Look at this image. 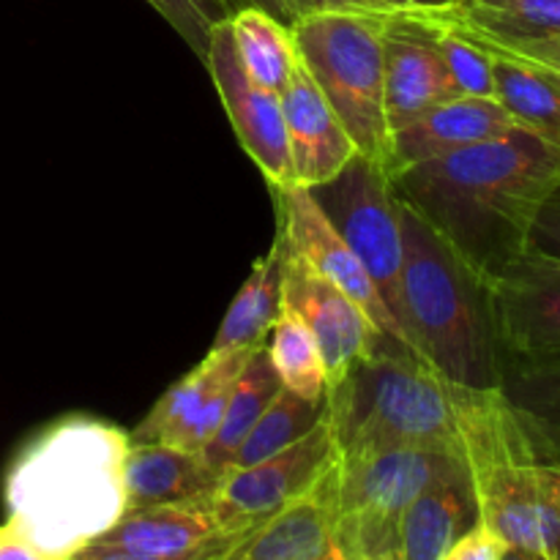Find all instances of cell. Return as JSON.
Returning <instances> with one entry per match:
<instances>
[{
	"label": "cell",
	"mask_w": 560,
	"mask_h": 560,
	"mask_svg": "<svg viewBox=\"0 0 560 560\" xmlns=\"http://www.w3.org/2000/svg\"><path fill=\"white\" fill-rule=\"evenodd\" d=\"M399 202L419 213L481 279L523 255L560 189V151L528 131L394 170Z\"/></svg>",
	"instance_id": "1"
},
{
	"label": "cell",
	"mask_w": 560,
	"mask_h": 560,
	"mask_svg": "<svg viewBox=\"0 0 560 560\" xmlns=\"http://www.w3.org/2000/svg\"><path fill=\"white\" fill-rule=\"evenodd\" d=\"M126 452L129 432L109 421H55L9 468L5 523L42 550L71 560L126 514Z\"/></svg>",
	"instance_id": "2"
},
{
	"label": "cell",
	"mask_w": 560,
	"mask_h": 560,
	"mask_svg": "<svg viewBox=\"0 0 560 560\" xmlns=\"http://www.w3.org/2000/svg\"><path fill=\"white\" fill-rule=\"evenodd\" d=\"M402 235L397 320L408 348L459 386L498 388L503 348L490 282L408 206H402Z\"/></svg>",
	"instance_id": "3"
},
{
	"label": "cell",
	"mask_w": 560,
	"mask_h": 560,
	"mask_svg": "<svg viewBox=\"0 0 560 560\" xmlns=\"http://www.w3.org/2000/svg\"><path fill=\"white\" fill-rule=\"evenodd\" d=\"M457 448L474 485L479 523L509 550L556 558L560 463H547L530 452L501 388H470Z\"/></svg>",
	"instance_id": "4"
},
{
	"label": "cell",
	"mask_w": 560,
	"mask_h": 560,
	"mask_svg": "<svg viewBox=\"0 0 560 560\" xmlns=\"http://www.w3.org/2000/svg\"><path fill=\"white\" fill-rule=\"evenodd\" d=\"M470 386L448 381L421 355L383 337L375 353L326 394L339 457H359L383 446L427 443L454 452Z\"/></svg>",
	"instance_id": "5"
},
{
	"label": "cell",
	"mask_w": 560,
	"mask_h": 560,
	"mask_svg": "<svg viewBox=\"0 0 560 560\" xmlns=\"http://www.w3.org/2000/svg\"><path fill=\"white\" fill-rule=\"evenodd\" d=\"M388 14L317 9L290 22V33L301 63L359 156L394 173V131L386 115Z\"/></svg>",
	"instance_id": "6"
},
{
	"label": "cell",
	"mask_w": 560,
	"mask_h": 560,
	"mask_svg": "<svg viewBox=\"0 0 560 560\" xmlns=\"http://www.w3.org/2000/svg\"><path fill=\"white\" fill-rule=\"evenodd\" d=\"M459 465H465L459 452L427 443H399L359 457H339L334 525L337 560L397 558L399 520L405 509Z\"/></svg>",
	"instance_id": "7"
},
{
	"label": "cell",
	"mask_w": 560,
	"mask_h": 560,
	"mask_svg": "<svg viewBox=\"0 0 560 560\" xmlns=\"http://www.w3.org/2000/svg\"><path fill=\"white\" fill-rule=\"evenodd\" d=\"M312 191L326 208L334 228L366 268L392 315L397 317L405 235L402 206L394 191L392 173L370 159L355 156L342 170V175Z\"/></svg>",
	"instance_id": "8"
},
{
	"label": "cell",
	"mask_w": 560,
	"mask_h": 560,
	"mask_svg": "<svg viewBox=\"0 0 560 560\" xmlns=\"http://www.w3.org/2000/svg\"><path fill=\"white\" fill-rule=\"evenodd\" d=\"M273 195H277L279 211L277 233L282 235L290 260L304 268L310 277L331 284L334 290L355 301L364 315L375 323L377 331L408 348V339H405L397 317L381 299L375 282L361 266L359 257L353 255L348 241L334 228L315 191L304 189V186H290V189H279Z\"/></svg>",
	"instance_id": "9"
},
{
	"label": "cell",
	"mask_w": 560,
	"mask_h": 560,
	"mask_svg": "<svg viewBox=\"0 0 560 560\" xmlns=\"http://www.w3.org/2000/svg\"><path fill=\"white\" fill-rule=\"evenodd\" d=\"M337 457V438L326 413L301 441L282 452L249 468L228 470L206 501L222 528H244L301 495Z\"/></svg>",
	"instance_id": "10"
},
{
	"label": "cell",
	"mask_w": 560,
	"mask_h": 560,
	"mask_svg": "<svg viewBox=\"0 0 560 560\" xmlns=\"http://www.w3.org/2000/svg\"><path fill=\"white\" fill-rule=\"evenodd\" d=\"M202 63H206L208 74H211L213 85H217L224 113H228L235 137H238L246 156L266 175L273 191L295 186L293 167H290L282 98H279V93L257 85L246 74L238 60V52H235L228 16L213 25L211 42H208V55Z\"/></svg>",
	"instance_id": "11"
},
{
	"label": "cell",
	"mask_w": 560,
	"mask_h": 560,
	"mask_svg": "<svg viewBox=\"0 0 560 560\" xmlns=\"http://www.w3.org/2000/svg\"><path fill=\"white\" fill-rule=\"evenodd\" d=\"M503 355H560V255L528 246L490 279Z\"/></svg>",
	"instance_id": "12"
},
{
	"label": "cell",
	"mask_w": 560,
	"mask_h": 560,
	"mask_svg": "<svg viewBox=\"0 0 560 560\" xmlns=\"http://www.w3.org/2000/svg\"><path fill=\"white\" fill-rule=\"evenodd\" d=\"M255 350H228V353L208 350L195 370L186 372L156 399L145 419L129 432V441L173 443L186 452L202 454V448L217 435L235 381Z\"/></svg>",
	"instance_id": "13"
},
{
	"label": "cell",
	"mask_w": 560,
	"mask_h": 560,
	"mask_svg": "<svg viewBox=\"0 0 560 560\" xmlns=\"http://www.w3.org/2000/svg\"><path fill=\"white\" fill-rule=\"evenodd\" d=\"M337 498L339 457L301 495L246 528L219 560H337Z\"/></svg>",
	"instance_id": "14"
},
{
	"label": "cell",
	"mask_w": 560,
	"mask_h": 560,
	"mask_svg": "<svg viewBox=\"0 0 560 560\" xmlns=\"http://www.w3.org/2000/svg\"><path fill=\"white\" fill-rule=\"evenodd\" d=\"M288 301L310 326L320 350L323 370H326V394L337 392L372 353L386 334L375 328V323L364 315L355 301L334 290L331 284L310 277L304 268L295 266L288 257L284 271V293Z\"/></svg>",
	"instance_id": "15"
},
{
	"label": "cell",
	"mask_w": 560,
	"mask_h": 560,
	"mask_svg": "<svg viewBox=\"0 0 560 560\" xmlns=\"http://www.w3.org/2000/svg\"><path fill=\"white\" fill-rule=\"evenodd\" d=\"M419 9H397L386 20V115L392 131L459 96Z\"/></svg>",
	"instance_id": "16"
},
{
	"label": "cell",
	"mask_w": 560,
	"mask_h": 560,
	"mask_svg": "<svg viewBox=\"0 0 560 560\" xmlns=\"http://www.w3.org/2000/svg\"><path fill=\"white\" fill-rule=\"evenodd\" d=\"M279 98H282L295 186L320 189L331 184L359 156V151L301 58L290 71V80Z\"/></svg>",
	"instance_id": "17"
},
{
	"label": "cell",
	"mask_w": 560,
	"mask_h": 560,
	"mask_svg": "<svg viewBox=\"0 0 560 560\" xmlns=\"http://www.w3.org/2000/svg\"><path fill=\"white\" fill-rule=\"evenodd\" d=\"M523 131L498 98L452 96L394 131V170Z\"/></svg>",
	"instance_id": "18"
},
{
	"label": "cell",
	"mask_w": 560,
	"mask_h": 560,
	"mask_svg": "<svg viewBox=\"0 0 560 560\" xmlns=\"http://www.w3.org/2000/svg\"><path fill=\"white\" fill-rule=\"evenodd\" d=\"M222 523L206 498L186 503L131 509L109 530H104L88 552H124L145 558H184L222 534Z\"/></svg>",
	"instance_id": "19"
},
{
	"label": "cell",
	"mask_w": 560,
	"mask_h": 560,
	"mask_svg": "<svg viewBox=\"0 0 560 560\" xmlns=\"http://www.w3.org/2000/svg\"><path fill=\"white\" fill-rule=\"evenodd\" d=\"M479 523L474 485L465 465L427 487L399 520L397 560H443Z\"/></svg>",
	"instance_id": "20"
},
{
	"label": "cell",
	"mask_w": 560,
	"mask_h": 560,
	"mask_svg": "<svg viewBox=\"0 0 560 560\" xmlns=\"http://www.w3.org/2000/svg\"><path fill=\"white\" fill-rule=\"evenodd\" d=\"M222 476L202 459L173 443H131L124 459L126 512L162 503L200 501L217 490Z\"/></svg>",
	"instance_id": "21"
},
{
	"label": "cell",
	"mask_w": 560,
	"mask_h": 560,
	"mask_svg": "<svg viewBox=\"0 0 560 560\" xmlns=\"http://www.w3.org/2000/svg\"><path fill=\"white\" fill-rule=\"evenodd\" d=\"M498 388L506 397L530 452L547 463H560V355H503Z\"/></svg>",
	"instance_id": "22"
},
{
	"label": "cell",
	"mask_w": 560,
	"mask_h": 560,
	"mask_svg": "<svg viewBox=\"0 0 560 560\" xmlns=\"http://www.w3.org/2000/svg\"><path fill=\"white\" fill-rule=\"evenodd\" d=\"M284 271H288V249H284L282 235L277 233L271 249L252 266L249 277L230 301L217 337H213V353L255 350L266 345L268 331L282 306Z\"/></svg>",
	"instance_id": "23"
},
{
	"label": "cell",
	"mask_w": 560,
	"mask_h": 560,
	"mask_svg": "<svg viewBox=\"0 0 560 560\" xmlns=\"http://www.w3.org/2000/svg\"><path fill=\"white\" fill-rule=\"evenodd\" d=\"M435 14L459 31L487 38H545L560 33V0H452Z\"/></svg>",
	"instance_id": "24"
},
{
	"label": "cell",
	"mask_w": 560,
	"mask_h": 560,
	"mask_svg": "<svg viewBox=\"0 0 560 560\" xmlns=\"http://www.w3.org/2000/svg\"><path fill=\"white\" fill-rule=\"evenodd\" d=\"M495 96L517 126L545 145L560 151V82L520 60L492 55Z\"/></svg>",
	"instance_id": "25"
},
{
	"label": "cell",
	"mask_w": 560,
	"mask_h": 560,
	"mask_svg": "<svg viewBox=\"0 0 560 560\" xmlns=\"http://www.w3.org/2000/svg\"><path fill=\"white\" fill-rule=\"evenodd\" d=\"M228 22L246 74L266 91L282 93L290 71L299 63V49H295L290 25L255 5L235 9Z\"/></svg>",
	"instance_id": "26"
},
{
	"label": "cell",
	"mask_w": 560,
	"mask_h": 560,
	"mask_svg": "<svg viewBox=\"0 0 560 560\" xmlns=\"http://www.w3.org/2000/svg\"><path fill=\"white\" fill-rule=\"evenodd\" d=\"M282 388L277 372H273L271 361H268L266 345L257 348L249 355V361L241 370L238 381H235L233 394H230L228 410H224V419L219 424L213 441L202 448V459L217 470L219 476H224V470L233 463L235 452L244 443V438L249 435L252 427L257 424V419L262 416V410L268 408L277 392Z\"/></svg>",
	"instance_id": "27"
},
{
	"label": "cell",
	"mask_w": 560,
	"mask_h": 560,
	"mask_svg": "<svg viewBox=\"0 0 560 560\" xmlns=\"http://www.w3.org/2000/svg\"><path fill=\"white\" fill-rule=\"evenodd\" d=\"M266 353L282 388L312 402L326 399V370H323L320 350L304 317L284 299L268 331Z\"/></svg>",
	"instance_id": "28"
},
{
	"label": "cell",
	"mask_w": 560,
	"mask_h": 560,
	"mask_svg": "<svg viewBox=\"0 0 560 560\" xmlns=\"http://www.w3.org/2000/svg\"><path fill=\"white\" fill-rule=\"evenodd\" d=\"M323 416H326V399L312 402V399L299 397V394L288 392V388H279L277 397L268 402V408L262 410L257 424L244 438V443L238 446L228 470L249 468V465L282 452L290 443L301 441Z\"/></svg>",
	"instance_id": "29"
},
{
	"label": "cell",
	"mask_w": 560,
	"mask_h": 560,
	"mask_svg": "<svg viewBox=\"0 0 560 560\" xmlns=\"http://www.w3.org/2000/svg\"><path fill=\"white\" fill-rule=\"evenodd\" d=\"M419 14L421 20L430 25L432 38H435L438 44V52H441L443 66H446L457 93H463V96L498 98L495 71H492L490 52L481 49L476 42H470V38L463 36L459 31H454L452 25H446V22L432 11V5H421Z\"/></svg>",
	"instance_id": "30"
},
{
	"label": "cell",
	"mask_w": 560,
	"mask_h": 560,
	"mask_svg": "<svg viewBox=\"0 0 560 560\" xmlns=\"http://www.w3.org/2000/svg\"><path fill=\"white\" fill-rule=\"evenodd\" d=\"M145 3L156 9V14L184 38L186 47L200 60H206L208 55L213 25L230 16L224 0H145Z\"/></svg>",
	"instance_id": "31"
},
{
	"label": "cell",
	"mask_w": 560,
	"mask_h": 560,
	"mask_svg": "<svg viewBox=\"0 0 560 560\" xmlns=\"http://www.w3.org/2000/svg\"><path fill=\"white\" fill-rule=\"evenodd\" d=\"M432 11H435V5H432ZM454 31H459V27H454ZM459 33H463V36H468L470 42L479 44L481 49H487V52L501 55V58L520 60V63H525V66H534V69L545 71V74L556 77V80L560 82V33H556V36H545V38H520V42L476 36V33H468V31H459Z\"/></svg>",
	"instance_id": "32"
},
{
	"label": "cell",
	"mask_w": 560,
	"mask_h": 560,
	"mask_svg": "<svg viewBox=\"0 0 560 560\" xmlns=\"http://www.w3.org/2000/svg\"><path fill=\"white\" fill-rule=\"evenodd\" d=\"M503 552L506 545L485 523H476L443 560H503Z\"/></svg>",
	"instance_id": "33"
},
{
	"label": "cell",
	"mask_w": 560,
	"mask_h": 560,
	"mask_svg": "<svg viewBox=\"0 0 560 560\" xmlns=\"http://www.w3.org/2000/svg\"><path fill=\"white\" fill-rule=\"evenodd\" d=\"M0 560H69L52 556V552L42 550L38 545H33L25 534L14 528L11 523L0 525Z\"/></svg>",
	"instance_id": "34"
},
{
	"label": "cell",
	"mask_w": 560,
	"mask_h": 560,
	"mask_svg": "<svg viewBox=\"0 0 560 560\" xmlns=\"http://www.w3.org/2000/svg\"><path fill=\"white\" fill-rule=\"evenodd\" d=\"M530 244L545 252H552V255H560V189L545 202V208L536 217Z\"/></svg>",
	"instance_id": "35"
},
{
	"label": "cell",
	"mask_w": 560,
	"mask_h": 560,
	"mask_svg": "<svg viewBox=\"0 0 560 560\" xmlns=\"http://www.w3.org/2000/svg\"><path fill=\"white\" fill-rule=\"evenodd\" d=\"M224 5L230 9V14H233L235 9L255 5V9H262V11H268V14L277 16V20H282L284 25L295 22L299 16L310 14V11H317L312 0H224Z\"/></svg>",
	"instance_id": "36"
},
{
	"label": "cell",
	"mask_w": 560,
	"mask_h": 560,
	"mask_svg": "<svg viewBox=\"0 0 560 560\" xmlns=\"http://www.w3.org/2000/svg\"><path fill=\"white\" fill-rule=\"evenodd\" d=\"M315 9H334V11H366V14H388L397 11L388 0H312Z\"/></svg>",
	"instance_id": "37"
},
{
	"label": "cell",
	"mask_w": 560,
	"mask_h": 560,
	"mask_svg": "<svg viewBox=\"0 0 560 560\" xmlns=\"http://www.w3.org/2000/svg\"><path fill=\"white\" fill-rule=\"evenodd\" d=\"M191 556L184 558H145V556H124V552H77L71 560H189Z\"/></svg>",
	"instance_id": "38"
},
{
	"label": "cell",
	"mask_w": 560,
	"mask_h": 560,
	"mask_svg": "<svg viewBox=\"0 0 560 560\" xmlns=\"http://www.w3.org/2000/svg\"><path fill=\"white\" fill-rule=\"evenodd\" d=\"M392 5L397 9H419V5H443V3H452V0H388Z\"/></svg>",
	"instance_id": "39"
},
{
	"label": "cell",
	"mask_w": 560,
	"mask_h": 560,
	"mask_svg": "<svg viewBox=\"0 0 560 560\" xmlns=\"http://www.w3.org/2000/svg\"><path fill=\"white\" fill-rule=\"evenodd\" d=\"M503 560H552V558H545V556H536V552H523V550H509L503 552Z\"/></svg>",
	"instance_id": "40"
},
{
	"label": "cell",
	"mask_w": 560,
	"mask_h": 560,
	"mask_svg": "<svg viewBox=\"0 0 560 560\" xmlns=\"http://www.w3.org/2000/svg\"><path fill=\"white\" fill-rule=\"evenodd\" d=\"M552 560H560V547L556 550V558H552Z\"/></svg>",
	"instance_id": "41"
},
{
	"label": "cell",
	"mask_w": 560,
	"mask_h": 560,
	"mask_svg": "<svg viewBox=\"0 0 560 560\" xmlns=\"http://www.w3.org/2000/svg\"><path fill=\"white\" fill-rule=\"evenodd\" d=\"M375 560H397V558H394V556H392V558H375Z\"/></svg>",
	"instance_id": "42"
}]
</instances>
